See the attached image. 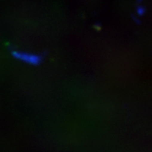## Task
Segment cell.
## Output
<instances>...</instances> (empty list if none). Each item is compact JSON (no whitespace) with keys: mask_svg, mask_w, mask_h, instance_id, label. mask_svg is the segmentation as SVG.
<instances>
[{"mask_svg":"<svg viewBox=\"0 0 152 152\" xmlns=\"http://www.w3.org/2000/svg\"><path fill=\"white\" fill-rule=\"evenodd\" d=\"M15 56L18 59L23 60V61L28 62L32 64H38L41 61L42 58L41 56L37 55H32V54H26V53H14Z\"/></svg>","mask_w":152,"mask_h":152,"instance_id":"1","label":"cell"}]
</instances>
